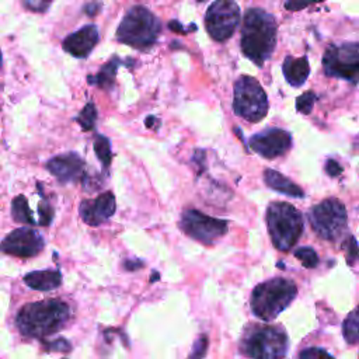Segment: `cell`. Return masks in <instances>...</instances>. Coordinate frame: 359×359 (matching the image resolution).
<instances>
[{
	"label": "cell",
	"instance_id": "17",
	"mask_svg": "<svg viewBox=\"0 0 359 359\" xmlns=\"http://www.w3.org/2000/svg\"><path fill=\"white\" fill-rule=\"evenodd\" d=\"M282 72L286 81L293 87H300L306 83L310 74V66L307 57L286 56L282 65Z\"/></svg>",
	"mask_w": 359,
	"mask_h": 359
},
{
	"label": "cell",
	"instance_id": "6",
	"mask_svg": "<svg viewBox=\"0 0 359 359\" xmlns=\"http://www.w3.org/2000/svg\"><path fill=\"white\" fill-rule=\"evenodd\" d=\"M160 31V20L146 7L135 6L122 18L116 39L135 49H147L156 43Z\"/></svg>",
	"mask_w": 359,
	"mask_h": 359
},
{
	"label": "cell",
	"instance_id": "19",
	"mask_svg": "<svg viewBox=\"0 0 359 359\" xmlns=\"http://www.w3.org/2000/svg\"><path fill=\"white\" fill-rule=\"evenodd\" d=\"M264 180L266 182V185L280 194L289 195V196H294V198H303L304 192L303 189L296 185L294 182H292L289 178H286L285 175H282L279 171H275L272 168H266L264 171Z\"/></svg>",
	"mask_w": 359,
	"mask_h": 359
},
{
	"label": "cell",
	"instance_id": "3",
	"mask_svg": "<svg viewBox=\"0 0 359 359\" xmlns=\"http://www.w3.org/2000/svg\"><path fill=\"white\" fill-rule=\"evenodd\" d=\"M289 339L282 327L251 324L245 327L240 351L250 359H285Z\"/></svg>",
	"mask_w": 359,
	"mask_h": 359
},
{
	"label": "cell",
	"instance_id": "29",
	"mask_svg": "<svg viewBox=\"0 0 359 359\" xmlns=\"http://www.w3.org/2000/svg\"><path fill=\"white\" fill-rule=\"evenodd\" d=\"M38 212H39V220H38V223L41 224V226H48L50 222H52V217H53V208L50 206V203L48 202V199H42L41 202H39V209H38Z\"/></svg>",
	"mask_w": 359,
	"mask_h": 359
},
{
	"label": "cell",
	"instance_id": "21",
	"mask_svg": "<svg viewBox=\"0 0 359 359\" xmlns=\"http://www.w3.org/2000/svg\"><path fill=\"white\" fill-rule=\"evenodd\" d=\"M11 215L15 222L24 223V224H35L34 215L28 206L27 198L24 195H18L11 202Z\"/></svg>",
	"mask_w": 359,
	"mask_h": 359
},
{
	"label": "cell",
	"instance_id": "13",
	"mask_svg": "<svg viewBox=\"0 0 359 359\" xmlns=\"http://www.w3.org/2000/svg\"><path fill=\"white\" fill-rule=\"evenodd\" d=\"M43 248V238L38 231L28 227L15 229L0 243V250L15 257H34Z\"/></svg>",
	"mask_w": 359,
	"mask_h": 359
},
{
	"label": "cell",
	"instance_id": "11",
	"mask_svg": "<svg viewBox=\"0 0 359 359\" xmlns=\"http://www.w3.org/2000/svg\"><path fill=\"white\" fill-rule=\"evenodd\" d=\"M181 230L202 244H213L227 233L226 220L208 216L196 209H185L180 220Z\"/></svg>",
	"mask_w": 359,
	"mask_h": 359
},
{
	"label": "cell",
	"instance_id": "20",
	"mask_svg": "<svg viewBox=\"0 0 359 359\" xmlns=\"http://www.w3.org/2000/svg\"><path fill=\"white\" fill-rule=\"evenodd\" d=\"M121 65V60L118 57H112L105 65L101 66L100 72L95 76H88V84L95 86L101 90H111L115 81V74L118 70V66Z\"/></svg>",
	"mask_w": 359,
	"mask_h": 359
},
{
	"label": "cell",
	"instance_id": "23",
	"mask_svg": "<svg viewBox=\"0 0 359 359\" xmlns=\"http://www.w3.org/2000/svg\"><path fill=\"white\" fill-rule=\"evenodd\" d=\"M94 151H95L98 160L104 164V167H108L111 164V158H112L111 144H109V140L105 136H102V135L95 136Z\"/></svg>",
	"mask_w": 359,
	"mask_h": 359
},
{
	"label": "cell",
	"instance_id": "5",
	"mask_svg": "<svg viewBox=\"0 0 359 359\" xmlns=\"http://www.w3.org/2000/svg\"><path fill=\"white\" fill-rule=\"evenodd\" d=\"M266 226L272 244L279 251L294 247L303 233L302 213L287 202H272L266 209Z\"/></svg>",
	"mask_w": 359,
	"mask_h": 359
},
{
	"label": "cell",
	"instance_id": "12",
	"mask_svg": "<svg viewBox=\"0 0 359 359\" xmlns=\"http://www.w3.org/2000/svg\"><path fill=\"white\" fill-rule=\"evenodd\" d=\"M292 146V136L280 128H268L250 139V147L265 158H275L285 154Z\"/></svg>",
	"mask_w": 359,
	"mask_h": 359
},
{
	"label": "cell",
	"instance_id": "14",
	"mask_svg": "<svg viewBox=\"0 0 359 359\" xmlns=\"http://www.w3.org/2000/svg\"><path fill=\"white\" fill-rule=\"evenodd\" d=\"M81 219L90 226H98L115 213V196L107 191L95 199H86L79 208Z\"/></svg>",
	"mask_w": 359,
	"mask_h": 359
},
{
	"label": "cell",
	"instance_id": "32",
	"mask_svg": "<svg viewBox=\"0 0 359 359\" xmlns=\"http://www.w3.org/2000/svg\"><path fill=\"white\" fill-rule=\"evenodd\" d=\"M324 0H287L285 3V8L289 11H299L306 8L310 4H316V3H321Z\"/></svg>",
	"mask_w": 359,
	"mask_h": 359
},
{
	"label": "cell",
	"instance_id": "26",
	"mask_svg": "<svg viewBox=\"0 0 359 359\" xmlns=\"http://www.w3.org/2000/svg\"><path fill=\"white\" fill-rule=\"evenodd\" d=\"M316 101H317V95H316L313 91L304 93V94H302L300 97H297V100H296V109H297L300 114L307 115V114L311 112V109H313Z\"/></svg>",
	"mask_w": 359,
	"mask_h": 359
},
{
	"label": "cell",
	"instance_id": "1",
	"mask_svg": "<svg viewBox=\"0 0 359 359\" xmlns=\"http://www.w3.org/2000/svg\"><path fill=\"white\" fill-rule=\"evenodd\" d=\"M240 45L244 56L262 66L276 45V20L262 8H248L241 24Z\"/></svg>",
	"mask_w": 359,
	"mask_h": 359
},
{
	"label": "cell",
	"instance_id": "28",
	"mask_svg": "<svg viewBox=\"0 0 359 359\" xmlns=\"http://www.w3.org/2000/svg\"><path fill=\"white\" fill-rule=\"evenodd\" d=\"M299 359H334L325 349L311 346L306 348L299 353Z\"/></svg>",
	"mask_w": 359,
	"mask_h": 359
},
{
	"label": "cell",
	"instance_id": "2",
	"mask_svg": "<svg viewBox=\"0 0 359 359\" xmlns=\"http://www.w3.org/2000/svg\"><path fill=\"white\" fill-rule=\"evenodd\" d=\"M70 309L60 300H42L25 304L17 314L20 332L29 338H45L59 331L69 320Z\"/></svg>",
	"mask_w": 359,
	"mask_h": 359
},
{
	"label": "cell",
	"instance_id": "30",
	"mask_svg": "<svg viewBox=\"0 0 359 359\" xmlns=\"http://www.w3.org/2000/svg\"><path fill=\"white\" fill-rule=\"evenodd\" d=\"M206 349H208V337L206 335H201L195 341L188 359H203L205 353H206Z\"/></svg>",
	"mask_w": 359,
	"mask_h": 359
},
{
	"label": "cell",
	"instance_id": "34",
	"mask_svg": "<svg viewBox=\"0 0 359 359\" xmlns=\"http://www.w3.org/2000/svg\"><path fill=\"white\" fill-rule=\"evenodd\" d=\"M49 349L50 351H69L70 349V345H69V341L60 338V339H56V341H52V344L49 345Z\"/></svg>",
	"mask_w": 359,
	"mask_h": 359
},
{
	"label": "cell",
	"instance_id": "33",
	"mask_svg": "<svg viewBox=\"0 0 359 359\" xmlns=\"http://www.w3.org/2000/svg\"><path fill=\"white\" fill-rule=\"evenodd\" d=\"M325 171H327V174L330 175V177H337V175H339L341 172H342V167L335 161V160H327V163H325Z\"/></svg>",
	"mask_w": 359,
	"mask_h": 359
},
{
	"label": "cell",
	"instance_id": "10",
	"mask_svg": "<svg viewBox=\"0 0 359 359\" xmlns=\"http://www.w3.org/2000/svg\"><path fill=\"white\" fill-rule=\"evenodd\" d=\"M240 22V8L234 0H215L205 14V27L212 39L227 41Z\"/></svg>",
	"mask_w": 359,
	"mask_h": 359
},
{
	"label": "cell",
	"instance_id": "15",
	"mask_svg": "<svg viewBox=\"0 0 359 359\" xmlns=\"http://www.w3.org/2000/svg\"><path fill=\"white\" fill-rule=\"evenodd\" d=\"M46 168L60 182H73L84 174V161L76 153H65L52 157L46 163Z\"/></svg>",
	"mask_w": 359,
	"mask_h": 359
},
{
	"label": "cell",
	"instance_id": "16",
	"mask_svg": "<svg viewBox=\"0 0 359 359\" xmlns=\"http://www.w3.org/2000/svg\"><path fill=\"white\" fill-rule=\"evenodd\" d=\"M98 38L100 35L97 27L90 24L66 36L63 41V49L74 57L84 59L94 49Z\"/></svg>",
	"mask_w": 359,
	"mask_h": 359
},
{
	"label": "cell",
	"instance_id": "7",
	"mask_svg": "<svg viewBox=\"0 0 359 359\" xmlns=\"http://www.w3.org/2000/svg\"><path fill=\"white\" fill-rule=\"evenodd\" d=\"M233 109L248 122H259L268 112V97L261 84L251 76H240L234 83Z\"/></svg>",
	"mask_w": 359,
	"mask_h": 359
},
{
	"label": "cell",
	"instance_id": "24",
	"mask_svg": "<svg viewBox=\"0 0 359 359\" xmlns=\"http://www.w3.org/2000/svg\"><path fill=\"white\" fill-rule=\"evenodd\" d=\"M95 119H97V109L93 102H87L86 107L79 114V116L76 118V121L79 122L83 130H91L94 128Z\"/></svg>",
	"mask_w": 359,
	"mask_h": 359
},
{
	"label": "cell",
	"instance_id": "27",
	"mask_svg": "<svg viewBox=\"0 0 359 359\" xmlns=\"http://www.w3.org/2000/svg\"><path fill=\"white\" fill-rule=\"evenodd\" d=\"M344 250H345V257L348 264L353 265L359 259V245L353 236H349L348 240L344 243Z\"/></svg>",
	"mask_w": 359,
	"mask_h": 359
},
{
	"label": "cell",
	"instance_id": "25",
	"mask_svg": "<svg viewBox=\"0 0 359 359\" xmlns=\"http://www.w3.org/2000/svg\"><path fill=\"white\" fill-rule=\"evenodd\" d=\"M294 257L297 259H300L303 266H306V268H316L318 264V255L310 247H299L294 251Z\"/></svg>",
	"mask_w": 359,
	"mask_h": 359
},
{
	"label": "cell",
	"instance_id": "22",
	"mask_svg": "<svg viewBox=\"0 0 359 359\" xmlns=\"http://www.w3.org/2000/svg\"><path fill=\"white\" fill-rule=\"evenodd\" d=\"M342 334L349 345H355L359 341V307L352 310L344 320Z\"/></svg>",
	"mask_w": 359,
	"mask_h": 359
},
{
	"label": "cell",
	"instance_id": "31",
	"mask_svg": "<svg viewBox=\"0 0 359 359\" xmlns=\"http://www.w3.org/2000/svg\"><path fill=\"white\" fill-rule=\"evenodd\" d=\"M52 1H53V0H22L24 6H25L28 10L35 11V13L46 11Z\"/></svg>",
	"mask_w": 359,
	"mask_h": 359
},
{
	"label": "cell",
	"instance_id": "8",
	"mask_svg": "<svg viewBox=\"0 0 359 359\" xmlns=\"http://www.w3.org/2000/svg\"><path fill=\"white\" fill-rule=\"evenodd\" d=\"M309 222L321 238L338 241L348 226L346 209L337 198H327L311 208Z\"/></svg>",
	"mask_w": 359,
	"mask_h": 359
},
{
	"label": "cell",
	"instance_id": "9",
	"mask_svg": "<svg viewBox=\"0 0 359 359\" xmlns=\"http://www.w3.org/2000/svg\"><path fill=\"white\" fill-rule=\"evenodd\" d=\"M327 76L349 83H359V42L330 45L323 56Z\"/></svg>",
	"mask_w": 359,
	"mask_h": 359
},
{
	"label": "cell",
	"instance_id": "35",
	"mask_svg": "<svg viewBox=\"0 0 359 359\" xmlns=\"http://www.w3.org/2000/svg\"><path fill=\"white\" fill-rule=\"evenodd\" d=\"M0 67H1V52H0Z\"/></svg>",
	"mask_w": 359,
	"mask_h": 359
},
{
	"label": "cell",
	"instance_id": "18",
	"mask_svg": "<svg viewBox=\"0 0 359 359\" xmlns=\"http://www.w3.org/2000/svg\"><path fill=\"white\" fill-rule=\"evenodd\" d=\"M24 282L35 290H52L62 283V275L57 269L34 271L24 276Z\"/></svg>",
	"mask_w": 359,
	"mask_h": 359
},
{
	"label": "cell",
	"instance_id": "4",
	"mask_svg": "<svg viewBox=\"0 0 359 359\" xmlns=\"http://www.w3.org/2000/svg\"><path fill=\"white\" fill-rule=\"evenodd\" d=\"M297 286L290 279L272 278L257 285L251 293V311L264 321L276 318L296 297Z\"/></svg>",
	"mask_w": 359,
	"mask_h": 359
}]
</instances>
